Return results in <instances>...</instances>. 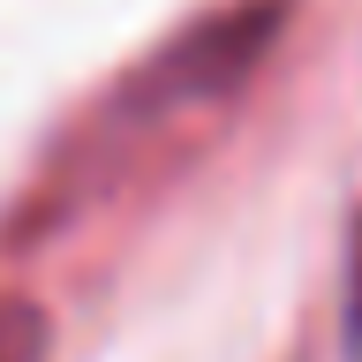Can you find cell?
Segmentation results:
<instances>
[{
    "label": "cell",
    "mask_w": 362,
    "mask_h": 362,
    "mask_svg": "<svg viewBox=\"0 0 362 362\" xmlns=\"http://www.w3.org/2000/svg\"><path fill=\"white\" fill-rule=\"evenodd\" d=\"M45 355V310L23 294H0V362H38Z\"/></svg>",
    "instance_id": "6da1fadb"
},
{
    "label": "cell",
    "mask_w": 362,
    "mask_h": 362,
    "mask_svg": "<svg viewBox=\"0 0 362 362\" xmlns=\"http://www.w3.org/2000/svg\"><path fill=\"white\" fill-rule=\"evenodd\" d=\"M347 347L362 362V226H355V272H347Z\"/></svg>",
    "instance_id": "7a4b0ae2"
}]
</instances>
